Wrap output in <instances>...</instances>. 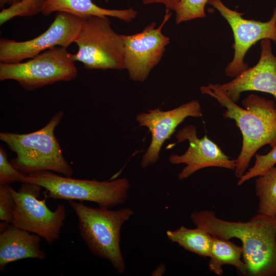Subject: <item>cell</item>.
Here are the masks:
<instances>
[{
    "instance_id": "1",
    "label": "cell",
    "mask_w": 276,
    "mask_h": 276,
    "mask_svg": "<svg viewBox=\"0 0 276 276\" xmlns=\"http://www.w3.org/2000/svg\"><path fill=\"white\" fill-rule=\"evenodd\" d=\"M190 218L213 236L240 240L247 275H276V216L258 213L247 221H231L202 210L192 213Z\"/></svg>"
},
{
    "instance_id": "2",
    "label": "cell",
    "mask_w": 276,
    "mask_h": 276,
    "mask_svg": "<svg viewBox=\"0 0 276 276\" xmlns=\"http://www.w3.org/2000/svg\"><path fill=\"white\" fill-rule=\"evenodd\" d=\"M202 94L215 99L225 107V119L234 120L241 132L240 153L235 159V175L239 178L246 172L252 157L265 145H276V107L273 101L250 94L242 101L240 107L225 94L219 84L210 83L200 88Z\"/></svg>"
},
{
    "instance_id": "3",
    "label": "cell",
    "mask_w": 276,
    "mask_h": 276,
    "mask_svg": "<svg viewBox=\"0 0 276 276\" xmlns=\"http://www.w3.org/2000/svg\"><path fill=\"white\" fill-rule=\"evenodd\" d=\"M68 201L77 216L80 235L90 252L107 260L118 273H123L126 264L120 248L121 231L133 211L129 208H93L75 200Z\"/></svg>"
},
{
    "instance_id": "4",
    "label": "cell",
    "mask_w": 276,
    "mask_h": 276,
    "mask_svg": "<svg viewBox=\"0 0 276 276\" xmlns=\"http://www.w3.org/2000/svg\"><path fill=\"white\" fill-rule=\"evenodd\" d=\"M63 115V112L60 111L45 126L31 133H0V140L16 154L10 163L17 170L25 175L49 171L72 177L73 169L63 157L54 134L55 129Z\"/></svg>"
},
{
    "instance_id": "5",
    "label": "cell",
    "mask_w": 276,
    "mask_h": 276,
    "mask_svg": "<svg viewBox=\"0 0 276 276\" xmlns=\"http://www.w3.org/2000/svg\"><path fill=\"white\" fill-rule=\"evenodd\" d=\"M20 181L36 184L45 189L49 198L90 201L108 208L124 204L130 185L121 178L112 180L79 179L40 171L23 176Z\"/></svg>"
},
{
    "instance_id": "6",
    "label": "cell",
    "mask_w": 276,
    "mask_h": 276,
    "mask_svg": "<svg viewBox=\"0 0 276 276\" xmlns=\"http://www.w3.org/2000/svg\"><path fill=\"white\" fill-rule=\"evenodd\" d=\"M75 43L78 51L72 60L87 69L124 68L123 35L114 32L108 17L91 16L84 18Z\"/></svg>"
},
{
    "instance_id": "7",
    "label": "cell",
    "mask_w": 276,
    "mask_h": 276,
    "mask_svg": "<svg viewBox=\"0 0 276 276\" xmlns=\"http://www.w3.org/2000/svg\"><path fill=\"white\" fill-rule=\"evenodd\" d=\"M67 49L56 46L24 62L0 64V80H14L32 90L59 81L74 79L78 71Z\"/></svg>"
},
{
    "instance_id": "8",
    "label": "cell",
    "mask_w": 276,
    "mask_h": 276,
    "mask_svg": "<svg viewBox=\"0 0 276 276\" xmlns=\"http://www.w3.org/2000/svg\"><path fill=\"white\" fill-rule=\"evenodd\" d=\"M21 183L18 191L10 186L15 201L11 223L39 235L52 244L59 238L66 218L65 206L63 203H60L55 211L50 210L45 199L37 198L41 187L30 182Z\"/></svg>"
},
{
    "instance_id": "9",
    "label": "cell",
    "mask_w": 276,
    "mask_h": 276,
    "mask_svg": "<svg viewBox=\"0 0 276 276\" xmlns=\"http://www.w3.org/2000/svg\"><path fill=\"white\" fill-rule=\"evenodd\" d=\"M83 19L68 13L58 12L48 29L34 38L24 41L1 38V62H20L56 46L67 49L75 42Z\"/></svg>"
},
{
    "instance_id": "10",
    "label": "cell",
    "mask_w": 276,
    "mask_h": 276,
    "mask_svg": "<svg viewBox=\"0 0 276 276\" xmlns=\"http://www.w3.org/2000/svg\"><path fill=\"white\" fill-rule=\"evenodd\" d=\"M208 3L219 12L233 33L234 55L225 69L226 76L234 78L248 67L244 57L257 41L267 39L276 44V7L270 19L262 22L243 18V13L227 7L221 0H210Z\"/></svg>"
},
{
    "instance_id": "11",
    "label": "cell",
    "mask_w": 276,
    "mask_h": 276,
    "mask_svg": "<svg viewBox=\"0 0 276 276\" xmlns=\"http://www.w3.org/2000/svg\"><path fill=\"white\" fill-rule=\"evenodd\" d=\"M171 15L170 11L166 9L163 20L158 27L155 28L156 23L152 22L141 32L123 35L124 68L128 71L132 80L145 81L152 68L160 60L170 41V38L162 31Z\"/></svg>"
},
{
    "instance_id": "12",
    "label": "cell",
    "mask_w": 276,
    "mask_h": 276,
    "mask_svg": "<svg viewBox=\"0 0 276 276\" xmlns=\"http://www.w3.org/2000/svg\"><path fill=\"white\" fill-rule=\"evenodd\" d=\"M175 136L177 143L186 140L189 142V147L185 153L180 155L171 154L168 159L172 164L186 165L178 175L179 180L187 178L197 171L207 167L235 169V159H231L206 135L198 138L194 125L183 127L178 131Z\"/></svg>"
},
{
    "instance_id": "13",
    "label": "cell",
    "mask_w": 276,
    "mask_h": 276,
    "mask_svg": "<svg viewBox=\"0 0 276 276\" xmlns=\"http://www.w3.org/2000/svg\"><path fill=\"white\" fill-rule=\"evenodd\" d=\"M202 117L200 104L193 100L168 111L157 108L149 110L148 113H139L136 120L140 126H146L151 133V142L143 156L141 166L145 168L155 163L165 141L169 139L177 126L186 118Z\"/></svg>"
},
{
    "instance_id": "14",
    "label": "cell",
    "mask_w": 276,
    "mask_h": 276,
    "mask_svg": "<svg viewBox=\"0 0 276 276\" xmlns=\"http://www.w3.org/2000/svg\"><path fill=\"white\" fill-rule=\"evenodd\" d=\"M260 45V57L255 66L248 67L231 81L220 84L235 103L242 93L250 90L268 93L276 99V56L272 53L270 40H262Z\"/></svg>"
},
{
    "instance_id": "15",
    "label": "cell",
    "mask_w": 276,
    "mask_h": 276,
    "mask_svg": "<svg viewBox=\"0 0 276 276\" xmlns=\"http://www.w3.org/2000/svg\"><path fill=\"white\" fill-rule=\"evenodd\" d=\"M41 237L2 221L0 224V270L17 260L34 258L44 260L45 253L40 248Z\"/></svg>"
},
{
    "instance_id": "16",
    "label": "cell",
    "mask_w": 276,
    "mask_h": 276,
    "mask_svg": "<svg viewBox=\"0 0 276 276\" xmlns=\"http://www.w3.org/2000/svg\"><path fill=\"white\" fill-rule=\"evenodd\" d=\"M55 12L68 13L82 18L91 16L113 17L129 22L134 19L137 11L132 8L108 9L96 5L92 0H45L41 13L48 16Z\"/></svg>"
},
{
    "instance_id": "17",
    "label": "cell",
    "mask_w": 276,
    "mask_h": 276,
    "mask_svg": "<svg viewBox=\"0 0 276 276\" xmlns=\"http://www.w3.org/2000/svg\"><path fill=\"white\" fill-rule=\"evenodd\" d=\"M242 254L241 246L236 245L229 240L213 236L209 268L215 274L221 275L222 266L229 265L234 266L242 274L247 275L246 265L241 259Z\"/></svg>"
},
{
    "instance_id": "18",
    "label": "cell",
    "mask_w": 276,
    "mask_h": 276,
    "mask_svg": "<svg viewBox=\"0 0 276 276\" xmlns=\"http://www.w3.org/2000/svg\"><path fill=\"white\" fill-rule=\"evenodd\" d=\"M166 235L170 241L190 252L204 258L210 256L213 236L201 227L189 228L182 225L175 230H168Z\"/></svg>"
},
{
    "instance_id": "19",
    "label": "cell",
    "mask_w": 276,
    "mask_h": 276,
    "mask_svg": "<svg viewBox=\"0 0 276 276\" xmlns=\"http://www.w3.org/2000/svg\"><path fill=\"white\" fill-rule=\"evenodd\" d=\"M255 190L259 200L258 213L276 216V167L258 176Z\"/></svg>"
},
{
    "instance_id": "20",
    "label": "cell",
    "mask_w": 276,
    "mask_h": 276,
    "mask_svg": "<svg viewBox=\"0 0 276 276\" xmlns=\"http://www.w3.org/2000/svg\"><path fill=\"white\" fill-rule=\"evenodd\" d=\"M45 0H22L3 8L0 12V25L2 26L16 16H32L41 12Z\"/></svg>"
},
{
    "instance_id": "21",
    "label": "cell",
    "mask_w": 276,
    "mask_h": 276,
    "mask_svg": "<svg viewBox=\"0 0 276 276\" xmlns=\"http://www.w3.org/2000/svg\"><path fill=\"white\" fill-rule=\"evenodd\" d=\"M210 0H180L174 11L177 24L205 16V6Z\"/></svg>"
},
{
    "instance_id": "22",
    "label": "cell",
    "mask_w": 276,
    "mask_h": 276,
    "mask_svg": "<svg viewBox=\"0 0 276 276\" xmlns=\"http://www.w3.org/2000/svg\"><path fill=\"white\" fill-rule=\"evenodd\" d=\"M255 157L254 165L239 178L237 185L241 186L251 178L264 174L274 167L276 164V145L268 153L264 155L256 154Z\"/></svg>"
},
{
    "instance_id": "23",
    "label": "cell",
    "mask_w": 276,
    "mask_h": 276,
    "mask_svg": "<svg viewBox=\"0 0 276 276\" xmlns=\"http://www.w3.org/2000/svg\"><path fill=\"white\" fill-rule=\"evenodd\" d=\"M24 174L17 170L8 160L7 153L0 147V185H10L20 181Z\"/></svg>"
},
{
    "instance_id": "24",
    "label": "cell",
    "mask_w": 276,
    "mask_h": 276,
    "mask_svg": "<svg viewBox=\"0 0 276 276\" xmlns=\"http://www.w3.org/2000/svg\"><path fill=\"white\" fill-rule=\"evenodd\" d=\"M15 201L10 190V185H0V219L11 223Z\"/></svg>"
},
{
    "instance_id": "25",
    "label": "cell",
    "mask_w": 276,
    "mask_h": 276,
    "mask_svg": "<svg viewBox=\"0 0 276 276\" xmlns=\"http://www.w3.org/2000/svg\"><path fill=\"white\" fill-rule=\"evenodd\" d=\"M180 0H142L145 5L160 3L164 5L166 9L175 10Z\"/></svg>"
},
{
    "instance_id": "26",
    "label": "cell",
    "mask_w": 276,
    "mask_h": 276,
    "mask_svg": "<svg viewBox=\"0 0 276 276\" xmlns=\"http://www.w3.org/2000/svg\"><path fill=\"white\" fill-rule=\"evenodd\" d=\"M165 271V266L163 264L159 265L152 272V275H162Z\"/></svg>"
},
{
    "instance_id": "27",
    "label": "cell",
    "mask_w": 276,
    "mask_h": 276,
    "mask_svg": "<svg viewBox=\"0 0 276 276\" xmlns=\"http://www.w3.org/2000/svg\"><path fill=\"white\" fill-rule=\"evenodd\" d=\"M22 0H0V7L4 8L5 5L11 6Z\"/></svg>"
},
{
    "instance_id": "28",
    "label": "cell",
    "mask_w": 276,
    "mask_h": 276,
    "mask_svg": "<svg viewBox=\"0 0 276 276\" xmlns=\"http://www.w3.org/2000/svg\"><path fill=\"white\" fill-rule=\"evenodd\" d=\"M109 0H105V1L106 2H109Z\"/></svg>"
}]
</instances>
